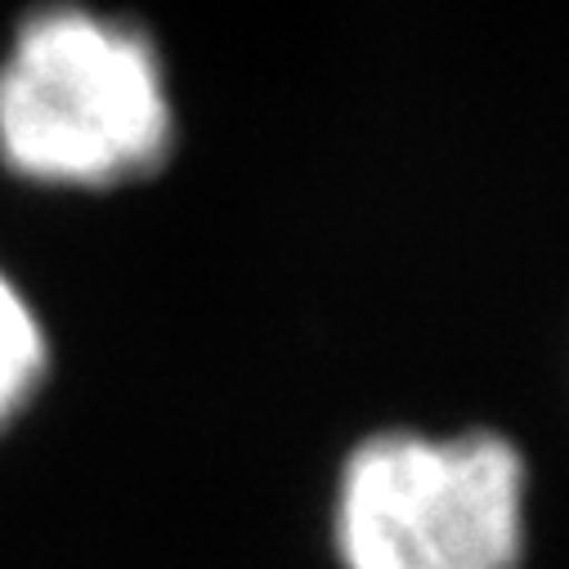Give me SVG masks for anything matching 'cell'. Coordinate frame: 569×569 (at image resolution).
Listing matches in <instances>:
<instances>
[{
	"mask_svg": "<svg viewBox=\"0 0 569 569\" xmlns=\"http://www.w3.org/2000/svg\"><path fill=\"white\" fill-rule=\"evenodd\" d=\"M332 525L346 569H520L525 462L498 436H372Z\"/></svg>",
	"mask_w": 569,
	"mask_h": 569,
	"instance_id": "cell-2",
	"label": "cell"
},
{
	"mask_svg": "<svg viewBox=\"0 0 569 569\" xmlns=\"http://www.w3.org/2000/svg\"><path fill=\"white\" fill-rule=\"evenodd\" d=\"M176 144L158 46L86 6L32 10L0 59V162L41 189L149 180Z\"/></svg>",
	"mask_w": 569,
	"mask_h": 569,
	"instance_id": "cell-1",
	"label": "cell"
},
{
	"mask_svg": "<svg viewBox=\"0 0 569 569\" xmlns=\"http://www.w3.org/2000/svg\"><path fill=\"white\" fill-rule=\"evenodd\" d=\"M50 377V337L28 292L0 269V440L28 417Z\"/></svg>",
	"mask_w": 569,
	"mask_h": 569,
	"instance_id": "cell-3",
	"label": "cell"
}]
</instances>
